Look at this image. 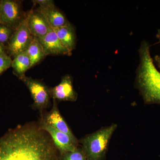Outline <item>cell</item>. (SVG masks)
Masks as SVG:
<instances>
[{"instance_id": "6da1fadb", "label": "cell", "mask_w": 160, "mask_h": 160, "mask_svg": "<svg viewBox=\"0 0 160 160\" xmlns=\"http://www.w3.org/2000/svg\"><path fill=\"white\" fill-rule=\"evenodd\" d=\"M39 127L21 126L0 138V160H58L54 145Z\"/></svg>"}, {"instance_id": "7a4b0ae2", "label": "cell", "mask_w": 160, "mask_h": 160, "mask_svg": "<svg viewBox=\"0 0 160 160\" xmlns=\"http://www.w3.org/2000/svg\"><path fill=\"white\" fill-rule=\"evenodd\" d=\"M139 53L140 63L136 71L137 86L146 103L160 104V72L154 66L148 42H142Z\"/></svg>"}, {"instance_id": "3957f363", "label": "cell", "mask_w": 160, "mask_h": 160, "mask_svg": "<svg viewBox=\"0 0 160 160\" xmlns=\"http://www.w3.org/2000/svg\"><path fill=\"white\" fill-rule=\"evenodd\" d=\"M116 124L103 128L87 136L81 141L83 151L88 160H101L105 156Z\"/></svg>"}, {"instance_id": "277c9868", "label": "cell", "mask_w": 160, "mask_h": 160, "mask_svg": "<svg viewBox=\"0 0 160 160\" xmlns=\"http://www.w3.org/2000/svg\"><path fill=\"white\" fill-rule=\"evenodd\" d=\"M25 17L23 16L21 2L1 0L0 24L15 30Z\"/></svg>"}, {"instance_id": "5b68a950", "label": "cell", "mask_w": 160, "mask_h": 160, "mask_svg": "<svg viewBox=\"0 0 160 160\" xmlns=\"http://www.w3.org/2000/svg\"><path fill=\"white\" fill-rule=\"evenodd\" d=\"M28 14L15 30L7 44V49L9 56L13 58L26 50L33 37L29 31L28 26Z\"/></svg>"}, {"instance_id": "8992f818", "label": "cell", "mask_w": 160, "mask_h": 160, "mask_svg": "<svg viewBox=\"0 0 160 160\" xmlns=\"http://www.w3.org/2000/svg\"><path fill=\"white\" fill-rule=\"evenodd\" d=\"M29 89L33 101V106L42 109L49 105L51 96L50 90L46 85L36 79L25 76L21 79Z\"/></svg>"}, {"instance_id": "52a82bcc", "label": "cell", "mask_w": 160, "mask_h": 160, "mask_svg": "<svg viewBox=\"0 0 160 160\" xmlns=\"http://www.w3.org/2000/svg\"><path fill=\"white\" fill-rule=\"evenodd\" d=\"M40 128L50 136L56 148L62 154L74 151L77 149V145L66 133L59 131L43 121Z\"/></svg>"}, {"instance_id": "ba28073f", "label": "cell", "mask_w": 160, "mask_h": 160, "mask_svg": "<svg viewBox=\"0 0 160 160\" xmlns=\"http://www.w3.org/2000/svg\"><path fill=\"white\" fill-rule=\"evenodd\" d=\"M38 39L42 45L46 56L49 55H71L62 45L56 33L51 27L46 35Z\"/></svg>"}, {"instance_id": "9c48e42d", "label": "cell", "mask_w": 160, "mask_h": 160, "mask_svg": "<svg viewBox=\"0 0 160 160\" xmlns=\"http://www.w3.org/2000/svg\"><path fill=\"white\" fill-rule=\"evenodd\" d=\"M53 99L58 101L75 102L77 99V94L75 91L71 76L67 75L63 77L61 82L50 90Z\"/></svg>"}, {"instance_id": "30bf717a", "label": "cell", "mask_w": 160, "mask_h": 160, "mask_svg": "<svg viewBox=\"0 0 160 160\" xmlns=\"http://www.w3.org/2000/svg\"><path fill=\"white\" fill-rule=\"evenodd\" d=\"M28 26L33 37L39 38L47 34L51 27L45 18L38 11L31 9L28 12Z\"/></svg>"}, {"instance_id": "8fae6325", "label": "cell", "mask_w": 160, "mask_h": 160, "mask_svg": "<svg viewBox=\"0 0 160 160\" xmlns=\"http://www.w3.org/2000/svg\"><path fill=\"white\" fill-rule=\"evenodd\" d=\"M53 100L54 103L53 107L51 111L46 115L45 119L44 121L55 129L69 136L72 142L76 145H77L78 141L76 138L75 137L73 133L69 129V126L67 125V123L60 114L58 109L56 100Z\"/></svg>"}, {"instance_id": "7c38bea8", "label": "cell", "mask_w": 160, "mask_h": 160, "mask_svg": "<svg viewBox=\"0 0 160 160\" xmlns=\"http://www.w3.org/2000/svg\"><path fill=\"white\" fill-rule=\"evenodd\" d=\"M37 10L42 15L52 28H60L70 24L65 16L55 6L46 8L39 7Z\"/></svg>"}, {"instance_id": "4fadbf2b", "label": "cell", "mask_w": 160, "mask_h": 160, "mask_svg": "<svg viewBox=\"0 0 160 160\" xmlns=\"http://www.w3.org/2000/svg\"><path fill=\"white\" fill-rule=\"evenodd\" d=\"M58 38L62 45L70 53L74 49L76 45V34L71 24L60 28H52Z\"/></svg>"}, {"instance_id": "5bb4252c", "label": "cell", "mask_w": 160, "mask_h": 160, "mask_svg": "<svg viewBox=\"0 0 160 160\" xmlns=\"http://www.w3.org/2000/svg\"><path fill=\"white\" fill-rule=\"evenodd\" d=\"M13 72L20 79L25 76V73L30 68V62L26 50L22 52L13 58L12 63Z\"/></svg>"}, {"instance_id": "9a60e30c", "label": "cell", "mask_w": 160, "mask_h": 160, "mask_svg": "<svg viewBox=\"0 0 160 160\" xmlns=\"http://www.w3.org/2000/svg\"><path fill=\"white\" fill-rule=\"evenodd\" d=\"M30 62V68L39 63L46 56L37 38L33 37L26 49Z\"/></svg>"}, {"instance_id": "2e32d148", "label": "cell", "mask_w": 160, "mask_h": 160, "mask_svg": "<svg viewBox=\"0 0 160 160\" xmlns=\"http://www.w3.org/2000/svg\"><path fill=\"white\" fill-rule=\"evenodd\" d=\"M14 31L7 26L0 24V44L6 47L5 45H7Z\"/></svg>"}, {"instance_id": "e0dca14e", "label": "cell", "mask_w": 160, "mask_h": 160, "mask_svg": "<svg viewBox=\"0 0 160 160\" xmlns=\"http://www.w3.org/2000/svg\"><path fill=\"white\" fill-rule=\"evenodd\" d=\"M62 160H88L83 150L78 149L63 154Z\"/></svg>"}, {"instance_id": "ac0fdd59", "label": "cell", "mask_w": 160, "mask_h": 160, "mask_svg": "<svg viewBox=\"0 0 160 160\" xmlns=\"http://www.w3.org/2000/svg\"><path fill=\"white\" fill-rule=\"evenodd\" d=\"M12 60L11 57L6 52L0 53V74L10 68L12 66Z\"/></svg>"}, {"instance_id": "d6986e66", "label": "cell", "mask_w": 160, "mask_h": 160, "mask_svg": "<svg viewBox=\"0 0 160 160\" xmlns=\"http://www.w3.org/2000/svg\"><path fill=\"white\" fill-rule=\"evenodd\" d=\"M32 2L34 6L38 5L40 8H46L55 6L54 1L51 0H32Z\"/></svg>"}, {"instance_id": "ffe728a7", "label": "cell", "mask_w": 160, "mask_h": 160, "mask_svg": "<svg viewBox=\"0 0 160 160\" xmlns=\"http://www.w3.org/2000/svg\"><path fill=\"white\" fill-rule=\"evenodd\" d=\"M155 60L156 62L157 63L159 69H160V55L156 56L155 58Z\"/></svg>"}, {"instance_id": "44dd1931", "label": "cell", "mask_w": 160, "mask_h": 160, "mask_svg": "<svg viewBox=\"0 0 160 160\" xmlns=\"http://www.w3.org/2000/svg\"><path fill=\"white\" fill-rule=\"evenodd\" d=\"M6 47L2 44H0V53L5 52Z\"/></svg>"}, {"instance_id": "7402d4cb", "label": "cell", "mask_w": 160, "mask_h": 160, "mask_svg": "<svg viewBox=\"0 0 160 160\" xmlns=\"http://www.w3.org/2000/svg\"><path fill=\"white\" fill-rule=\"evenodd\" d=\"M157 37L159 39L160 42V29H158V32L157 35Z\"/></svg>"}, {"instance_id": "603a6c76", "label": "cell", "mask_w": 160, "mask_h": 160, "mask_svg": "<svg viewBox=\"0 0 160 160\" xmlns=\"http://www.w3.org/2000/svg\"><path fill=\"white\" fill-rule=\"evenodd\" d=\"M0 4H1V0H0Z\"/></svg>"}]
</instances>
